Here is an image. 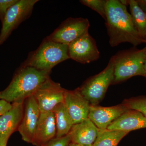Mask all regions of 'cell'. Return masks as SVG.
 Here are the masks:
<instances>
[{
	"instance_id": "cell-22",
	"label": "cell",
	"mask_w": 146,
	"mask_h": 146,
	"mask_svg": "<svg viewBox=\"0 0 146 146\" xmlns=\"http://www.w3.org/2000/svg\"><path fill=\"white\" fill-rule=\"evenodd\" d=\"M18 0H0V21L2 22L6 13Z\"/></svg>"
},
{
	"instance_id": "cell-12",
	"label": "cell",
	"mask_w": 146,
	"mask_h": 146,
	"mask_svg": "<svg viewBox=\"0 0 146 146\" xmlns=\"http://www.w3.org/2000/svg\"><path fill=\"white\" fill-rule=\"evenodd\" d=\"M24 102L12 103V107L0 117V145H7L9 137L21 123L24 112Z\"/></svg>"
},
{
	"instance_id": "cell-15",
	"label": "cell",
	"mask_w": 146,
	"mask_h": 146,
	"mask_svg": "<svg viewBox=\"0 0 146 146\" xmlns=\"http://www.w3.org/2000/svg\"><path fill=\"white\" fill-rule=\"evenodd\" d=\"M146 128V117L134 110L127 109L108 127L109 130L130 132Z\"/></svg>"
},
{
	"instance_id": "cell-20",
	"label": "cell",
	"mask_w": 146,
	"mask_h": 146,
	"mask_svg": "<svg viewBox=\"0 0 146 146\" xmlns=\"http://www.w3.org/2000/svg\"><path fill=\"white\" fill-rule=\"evenodd\" d=\"M122 104L128 109L137 110L146 117V96L132 97L123 101Z\"/></svg>"
},
{
	"instance_id": "cell-30",
	"label": "cell",
	"mask_w": 146,
	"mask_h": 146,
	"mask_svg": "<svg viewBox=\"0 0 146 146\" xmlns=\"http://www.w3.org/2000/svg\"><path fill=\"white\" fill-rule=\"evenodd\" d=\"M0 96H1V92H0Z\"/></svg>"
},
{
	"instance_id": "cell-13",
	"label": "cell",
	"mask_w": 146,
	"mask_h": 146,
	"mask_svg": "<svg viewBox=\"0 0 146 146\" xmlns=\"http://www.w3.org/2000/svg\"><path fill=\"white\" fill-rule=\"evenodd\" d=\"M127 109L122 104L110 107L91 106L88 118L99 129H107Z\"/></svg>"
},
{
	"instance_id": "cell-29",
	"label": "cell",
	"mask_w": 146,
	"mask_h": 146,
	"mask_svg": "<svg viewBox=\"0 0 146 146\" xmlns=\"http://www.w3.org/2000/svg\"><path fill=\"white\" fill-rule=\"evenodd\" d=\"M0 146H7V145H0Z\"/></svg>"
},
{
	"instance_id": "cell-10",
	"label": "cell",
	"mask_w": 146,
	"mask_h": 146,
	"mask_svg": "<svg viewBox=\"0 0 146 146\" xmlns=\"http://www.w3.org/2000/svg\"><path fill=\"white\" fill-rule=\"evenodd\" d=\"M24 106L23 116L18 130L24 141L32 143L41 112L33 96L25 100Z\"/></svg>"
},
{
	"instance_id": "cell-14",
	"label": "cell",
	"mask_w": 146,
	"mask_h": 146,
	"mask_svg": "<svg viewBox=\"0 0 146 146\" xmlns=\"http://www.w3.org/2000/svg\"><path fill=\"white\" fill-rule=\"evenodd\" d=\"M56 134L53 112L41 113L31 144L35 146H46L56 137Z\"/></svg>"
},
{
	"instance_id": "cell-17",
	"label": "cell",
	"mask_w": 146,
	"mask_h": 146,
	"mask_svg": "<svg viewBox=\"0 0 146 146\" xmlns=\"http://www.w3.org/2000/svg\"><path fill=\"white\" fill-rule=\"evenodd\" d=\"M54 114L56 134V138L68 135L74 125L64 103L58 104L52 111Z\"/></svg>"
},
{
	"instance_id": "cell-4",
	"label": "cell",
	"mask_w": 146,
	"mask_h": 146,
	"mask_svg": "<svg viewBox=\"0 0 146 146\" xmlns=\"http://www.w3.org/2000/svg\"><path fill=\"white\" fill-rule=\"evenodd\" d=\"M68 59H70L68 45L51 41L46 37L36 50L29 54L21 66L51 73L56 65Z\"/></svg>"
},
{
	"instance_id": "cell-21",
	"label": "cell",
	"mask_w": 146,
	"mask_h": 146,
	"mask_svg": "<svg viewBox=\"0 0 146 146\" xmlns=\"http://www.w3.org/2000/svg\"><path fill=\"white\" fill-rule=\"evenodd\" d=\"M107 0H81L80 2L95 11L104 20L106 18V4Z\"/></svg>"
},
{
	"instance_id": "cell-3",
	"label": "cell",
	"mask_w": 146,
	"mask_h": 146,
	"mask_svg": "<svg viewBox=\"0 0 146 146\" xmlns=\"http://www.w3.org/2000/svg\"><path fill=\"white\" fill-rule=\"evenodd\" d=\"M114 65L113 85L121 83L136 76L146 78L144 63L146 48L138 49L134 47L119 51L111 57Z\"/></svg>"
},
{
	"instance_id": "cell-9",
	"label": "cell",
	"mask_w": 146,
	"mask_h": 146,
	"mask_svg": "<svg viewBox=\"0 0 146 146\" xmlns=\"http://www.w3.org/2000/svg\"><path fill=\"white\" fill-rule=\"evenodd\" d=\"M68 54L70 58L82 64L96 61L100 56L96 40L89 32L68 45Z\"/></svg>"
},
{
	"instance_id": "cell-27",
	"label": "cell",
	"mask_w": 146,
	"mask_h": 146,
	"mask_svg": "<svg viewBox=\"0 0 146 146\" xmlns=\"http://www.w3.org/2000/svg\"><path fill=\"white\" fill-rule=\"evenodd\" d=\"M144 69H145V71L146 73V60L145 61V63H144Z\"/></svg>"
},
{
	"instance_id": "cell-5",
	"label": "cell",
	"mask_w": 146,
	"mask_h": 146,
	"mask_svg": "<svg viewBox=\"0 0 146 146\" xmlns=\"http://www.w3.org/2000/svg\"><path fill=\"white\" fill-rule=\"evenodd\" d=\"M114 80V65L110 58L103 70L90 77L78 88L91 106H97L102 100Z\"/></svg>"
},
{
	"instance_id": "cell-16",
	"label": "cell",
	"mask_w": 146,
	"mask_h": 146,
	"mask_svg": "<svg viewBox=\"0 0 146 146\" xmlns=\"http://www.w3.org/2000/svg\"><path fill=\"white\" fill-rule=\"evenodd\" d=\"M99 129L90 119L73 125L69 135L71 142L84 145H93L96 139Z\"/></svg>"
},
{
	"instance_id": "cell-23",
	"label": "cell",
	"mask_w": 146,
	"mask_h": 146,
	"mask_svg": "<svg viewBox=\"0 0 146 146\" xmlns=\"http://www.w3.org/2000/svg\"><path fill=\"white\" fill-rule=\"evenodd\" d=\"M70 142V137L68 134L61 138H54L46 146H68Z\"/></svg>"
},
{
	"instance_id": "cell-24",
	"label": "cell",
	"mask_w": 146,
	"mask_h": 146,
	"mask_svg": "<svg viewBox=\"0 0 146 146\" xmlns=\"http://www.w3.org/2000/svg\"><path fill=\"white\" fill-rule=\"evenodd\" d=\"M12 107V104L0 99V117L5 113L8 111Z\"/></svg>"
},
{
	"instance_id": "cell-18",
	"label": "cell",
	"mask_w": 146,
	"mask_h": 146,
	"mask_svg": "<svg viewBox=\"0 0 146 146\" xmlns=\"http://www.w3.org/2000/svg\"><path fill=\"white\" fill-rule=\"evenodd\" d=\"M129 132L117 130L99 129L94 146H117Z\"/></svg>"
},
{
	"instance_id": "cell-25",
	"label": "cell",
	"mask_w": 146,
	"mask_h": 146,
	"mask_svg": "<svg viewBox=\"0 0 146 146\" xmlns=\"http://www.w3.org/2000/svg\"><path fill=\"white\" fill-rule=\"evenodd\" d=\"M139 6L146 12V0H136Z\"/></svg>"
},
{
	"instance_id": "cell-11",
	"label": "cell",
	"mask_w": 146,
	"mask_h": 146,
	"mask_svg": "<svg viewBox=\"0 0 146 146\" xmlns=\"http://www.w3.org/2000/svg\"><path fill=\"white\" fill-rule=\"evenodd\" d=\"M64 104L73 124H76L88 119L91 105L82 95L78 89H65Z\"/></svg>"
},
{
	"instance_id": "cell-6",
	"label": "cell",
	"mask_w": 146,
	"mask_h": 146,
	"mask_svg": "<svg viewBox=\"0 0 146 146\" xmlns=\"http://www.w3.org/2000/svg\"><path fill=\"white\" fill-rule=\"evenodd\" d=\"M38 0H18L9 8L2 23L0 46L7 40L12 32L31 16Z\"/></svg>"
},
{
	"instance_id": "cell-19",
	"label": "cell",
	"mask_w": 146,
	"mask_h": 146,
	"mask_svg": "<svg viewBox=\"0 0 146 146\" xmlns=\"http://www.w3.org/2000/svg\"><path fill=\"white\" fill-rule=\"evenodd\" d=\"M130 15L134 27L142 38L146 39V12L141 9L136 0H128Z\"/></svg>"
},
{
	"instance_id": "cell-26",
	"label": "cell",
	"mask_w": 146,
	"mask_h": 146,
	"mask_svg": "<svg viewBox=\"0 0 146 146\" xmlns=\"http://www.w3.org/2000/svg\"><path fill=\"white\" fill-rule=\"evenodd\" d=\"M68 146H94L93 145L91 146H87L84 145H80V144L75 143H72L70 142V144H69Z\"/></svg>"
},
{
	"instance_id": "cell-2",
	"label": "cell",
	"mask_w": 146,
	"mask_h": 146,
	"mask_svg": "<svg viewBox=\"0 0 146 146\" xmlns=\"http://www.w3.org/2000/svg\"><path fill=\"white\" fill-rule=\"evenodd\" d=\"M50 74L33 67L21 66L14 74L9 85L1 92L0 99L11 104L25 101L33 96L50 77Z\"/></svg>"
},
{
	"instance_id": "cell-1",
	"label": "cell",
	"mask_w": 146,
	"mask_h": 146,
	"mask_svg": "<svg viewBox=\"0 0 146 146\" xmlns=\"http://www.w3.org/2000/svg\"><path fill=\"white\" fill-rule=\"evenodd\" d=\"M106 9L105 21L111 47L127 42L136 47L145 43L137 32L126 6L118 0H107Z\"/></svg>"
},
{
	"instance_id": "cell-8",
	"label": "cell",
	"mask_w": 146,
	"mask_h": 146,
	"mask_svg": "<svg viewBox=\"0 0 146 146\" xmlns=\"http://www.w3.org/2000/svg\"><path fill=\"white\" fill-rule=\"evenodd\" d=\"M65 89L50 77L36 90L33 96L41 113L52 112L58 104L64 103Z\"/></svg>"
},
{
	"instance_id": "cell-28",
	"label": "cell",
	"mask_w": 146,
	"mask_h": 146,
	"mask_svg": "<svg viewBox=\"0 0 146 146\" xmlns=\"http://www.w3.org/2000/svg\"><path fill=\"white\" fill-rule=\"evenodd\" d=\"M145 43H146V39H145ZM145 48H146V46L145 47Z\"/></svg>"
},
{
	"instance_id": "cell-7",
	"label": "cell",
	"mask_w": 146,
	"mask_h": 146,
	"mask_svg": "<svg viewBox=\"0 0 146 146\" xmlns=\"http://www.w3.org/2000/svg\"><path fill=\"white\" fill-rule=\"evenodd\" d=\"M89 27L90 23L87 18H69L46 38L53 42L68 45L89 32Z\"/></svg>"
}]
</instances>
